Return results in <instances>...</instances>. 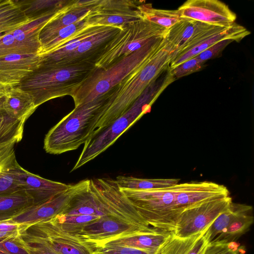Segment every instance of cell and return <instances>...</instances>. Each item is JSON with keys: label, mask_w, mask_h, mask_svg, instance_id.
I'll return each instance as SVG.
<instances>
[{"label": "cell", "mask_w": 254, "mask_h": 254, "mask_svg": "<svg viewBox=\"0 0 254 254\" xmlns=\"http://www.w3.org/2000/svg\"><path fill=\"white\" fill-rule=\"evenodd\" d=\"M173 56V52L165 39L163 45L146 63L108 92L104 104L105 113L96 129L108 126L122 115L152 82L169 69Z\"/></svg>", "instance_id": "1"}, {"label": "cell", "mask_w": 254, "mask_h": 254, "mask_svg": "<svg viewBox=\"0 0 254 254\" xmlns=\"http://www.w3.org/2000/svg\"><path fill=\"white\" fill-rule=\"evenodd\" d=\"M95 68L90 63L39 64L16 86L28 93L38 107L54 98L72 97Z\"/></svg>", "instance_id": "2"}, {"label": "cell", "mask_w": 254, "mask_h": 254, "mask_svg": "<svg viewBox=\"0 0 254 254\" xmlns=\"http://www.w3.org/2000/svg\"><path fill=\"white\" fill-rule=\"evenodd\" d=\"M107 93L90 102L75 107L46 135L44 148L51 154L74 150L84 144L97 128L104 113Z\"/></svg>", "instance_id": "3"}, {"label": "cell", "mask_w": 254, "mask_h": 254, "mask_svg": "<svg viewBox=\"0 0 254 254\" xmlns=\"http://www.w3.org/2000/svg\"><path fill=\"white\" fill-rule=\"evenodd\" d=\"M165 41V37L158 38L106 68L95 67L72 96L75 107L107 93L146 63Z\"/></svg>", "instance_id": "4"}, {"label": "cell", "mask_w": 254, "mask_h": 254, "mask_svg": "<svg viewBox=\"0 0 254 254\" xmlns=\"http://www.w3.org/2000/svg\"><path fill=\"white\" fill-rule=\"evenodd\" d=\"M162 90L158 89L154 81L122 115L108 126L95 129L84 144L70 172L93 160L113 144L130 126L150 111L152 104Z\"/></svg>", "instance_id": "5"}, {"label": "cell", "mask_w": 254, "mask_h": 254, "mask_svg": "<svg viewBox=\"0 0 254 254\" xmlns=\"http://www.w3.org/2000/svg\"><path fill=\"white\" fill-rule=\"evenodd\" d=\"M178 184L147 190L119 189L151 227L173 233L184 211L177 203Z\"/></svg>", "instance_id": "6"}, {"label": "cell", "mask_w": 254, "mask_h": 254, "mask_svg": "<svg viewBox=\"0 0 254 254\" xmlns=\"http://www.w3.org/2000/svg\"><path fill=\"white\" fill-rule=\"evenodd\" d=\"M106 45L95 62L96 68H106L162 37L167 30L145 19L124 25Z\"/></svg>", "instance_id": "7"}, {"label": "cell", "mask_w": 254, "mask_h": 254, "mask_svg": "<svg viewBox=\"0 0 254 254\" xmlns=\"http://www.w3.org/2000/svg\"><path fill=\"white\" fill-rule=\"evenodd\" d=\"M232 202L230 195L217 197L186 208L181 214L173 234L185 238L205 231Z\"/></svg>", "instance_id": "8"}, {"label": "cell", "mask_w": 254, "mask_h": 254, "mask_svg": "<svg viewBox=\"0 0 254 254\" xmlns=\"http://www.w3.org/2000/svg\"><path fill=\"white\" fill-rule=\"evenodd\" d=\"M20 232L35 238L59 254H93L94 250L78 236L63 230L52 219L30 225Z\"/></svg>", "instance_id": "9"}, {"label": "cell", "mask_w": 254, "mask_h": 254, "mask_svg": "<svg viewBox=\"0 0 254 254\" xmlns=\"http://www.w3.org/2000/svg\"><path fill=\"white\" fill-rule=\"evenodd\" d=\"M159 231L146 229L118 217L105 215L85 226L78 234L94 251L111 240L138 233H151Z\"/></svg>", "instance_id": "10"}, {"label": "cell", "mask_w": 254, "mask_h": 254, "mask_svg": "<svg viewBox=\"0 0 254 254\" xmlns=\"http://www.w3.org/2000/svg\"><path fill=\"white\" fill-rule=\"evenodd\" d=\"M142 1L132 0H97L86 17L90 26L124 25L142 19L139 5Z\"/></svg>", "instance_id": "11"}, {"label": "cell", "mask_w": 254, "mask_h": 254, "mask_svg": "<svg viewBox=\"0 0 254 254\" xmlns=\"http://www.w3.org/2000/svg\"><path fill=\"white\" fill-rule=\"evenodd\" d=\"M60 9L30 20L21 27L5 33L0 38V57L10 54L38 55L41 48L40 31Z\"/></svg>", "instance_id": "12"}, {"label": "cell", "mask_w": 254, "mask_h": 254, "mask_svg": "<svg viewBox=\"0 0 254 254\" xmlns=\"http://www.w3.org/2000/svg\"><path fill=\"white\" fill-rule=\"evenodd\" d=\"M181 17L222 27L235 23L237 15L218 0H188L178 8Z\"/></svg>", "instance_id": "13"}, {"label": "cell", "mask_w": 254, "mask_h": 254, "mask_svg": "<svg viewBox=\"0 0 254 254\" xmlns=\"http://www.w3.org/2000/svg\"><path fill=\"white\" fill-rule=\"evenodd\" d=\"M225 27L182 18L167 30L165 38L173 52V59L180 53L192 47Z\"/></svg>", "instance_id": "14"}, {"label": "cell", "mask_w": 254, "mask_h": 254, "mask_svg": "<svg viewBox=\"0 0 254 254\" xmlns=\"http://www.w3.org/2000/svg\"><path fill=\"white\" fill-rule=\"evenodd\" d=\"M87 181V180L81 181L72 185L65 192L44 203L33 205L7 220L23 225L24 228L30 225L51 219L63 213L72 197L85 185Z\"/></svg>", "instance_id": "15"}, {"label": "cell", "mask_w": 254, "mask_h": 254, "mask_svg": "<svg viewBox=\"0 0 254 254\" xmlns=\"http://www.w3.org/2000/svg\"><path fill=\"white\" fill-rule=\"evenodd\" d=\"M18 173L22 190L32 199L33 205L51 199L67 190L72 186L42 178L25 170L20 166Z\"/></svg>", "instance_id": "16"}, {"label": "cell", "mask_w": 254, "mask_h": 254, "mask_svg": "<svg viewBox=\"0 0 254 254\" xmlns=\"http://www.w3.org/2000/svg\"><path fill=\"white\" fill-rule=\"evenodd\" d=\"M37 54H10L0 57V81L16 86L39 64Z\"/></svg>", "instance_id": "17"}, {"label": "cell", "mask_w": 254, "mask_h": 254, "mask_svg": "<svg viewBox=\"0 0 254 254\" xmlns=\"http://www.w3.org/2000/svg\"><path fill=\"white\" fill-rule=\"evenodd\" d=\"M121 28L108 26L106 29L82 42L74 51L53 63L71 64L81 63L95 62L108 42Z\"/></svg>", "instance_id": "18"}, {"label": "cell", "mask_w": 254, "mask_h": 254, "mask_svg": "<svg viewBox=\"0 0 254 254\" xmlns=\"http://www.w3.org/2000/svg\"><path fill=\"white\" fill-rule=\"evenodd\" d=\"M97 0H70L42 28L39 38L41 43L57 30L83 19Z\"/></svg>", "instance_id": "19"}, {"label": "cell", "mask_w": 254, "mask_h": 254, "mask_svg": "<svg viewBox=\"0 0 254 254\" xmlns=\"http://www.w3.org/2000/svg\"><path fill=\"white\" fill-rule=\"evenodd\" d=\"M251 34L250 31L238 24L225 27L221 30L200 41L194 46L177 55L169 64V69L173 68L183 62L196 57L200 53L216 43L225 39H232L239 42Z\"/></svg>", "instance_id": "20"}, {"label": "cell", "mask_w": 254, "mask_h": 254, "mask_svg": "<svg viewBox=\"0 0 254 254\" xmlns=\"http://www.w3.org/2000/svg\"><path fill=\"white\" fill-rule=\"evenodd\" d=\"M67 215H107L106 209L87 179L85 185L71 198L63 213Z\"/></svg>", "instance_id": "21"}, {"label": "cell", "mask_w": 254, "mask_h": 254, "mask_svg": "<svg viewBox=\"0 0 254 254\" xmlns=\"http://www.w3.org/2000/svg\"><path fill=\"white\" fill-rule=\"evenodd\" d=\"M171 233L168 232L158 231L151 233L135 234L111 240L100 247L126 246L157 254L161 246Z\"/></svg>", "instance_id": "22"}, {"label": "cell", "mask_w": 254, "mask_h": 254, "mask_svg": "<svg viewBox=\"0 0 254 254\" xmlns=\"http://www.w3.org/2000/svg\"><path fill=\"white\" fill-rule=\"evenodd\" d=\"M206 230L185 238L177 237L172 233L157 254H204L208 245L204 236Z\"/></svg>", "instance_id": "23"}, {"label": "cell", "mask_w": 254, "mask_h": 254, "mask_svg": "<svg viewBox=\"0 0 254 254\" xmlns=\"http://www.w3.org/2000/svg\"><path fill=\"white\" fill-rule=\"evenodd\" d=\"M3 108L11 118L25 122L37 107L28 93L14 86L5 95Z\"/></svg>", "instance_id": "24"}, {"label": "cell", "mask_w": 254, "mask_h": 254, "mask_svg": "<svg viewBox=\"0 0 254 254\" xmlns=\"http://www.w3.org/2000/svg\"><path fill=\"white\" fill-rule=\"evenodd\" d=\"M108 26H89L77 33L56 50L40 57V64H53L74 51L82 42L106 29Z\"/></svg>", "instance_id": "25"}, {"label": "cell", "mask_w": 254, "mask_h": 254, "mask_svg": "<svg viewBox=\"0 0 254 254\" xmlns=\"http://www.w3.org/2000/svg\"><path fill=\"white\" fill-rule=\"evenodd\" d=\"M254 221L253 208L251 205H248L246 208L238 214L228 226L210 243L236 242L249 230Z\"/></svg>", "instance_id": "26"}, {"label": "cell", "mask_w": 254, "mask_h": 254, "mask_svg": "<svg viewBox=\"0 0 254 254\" xmlns=\"http://www.w3.org/2000/svg\"><path fill=\"white\" fill-rule=\"evenodd\" d=\"M86 17L75 23L57 30L41 42L38 55L42 56L56 50L77 33L90 26L87 23Z\"/></svg>", "instance_id": "27"}, {"label": "cell", "mask_w": 254, "mask_h": 254, "mask_svg": "<svg viewBox=\"0 0 254 254\" xmlns=\"http://www.w3.org/2000/svg\"><path fill=\"white\" fill-rule=\"evenodd\" d=\"M29 21L15 0H0V33L15 30Z\"/></svg>", "instance_id": "28"}, {"label": "cell", "mask_w": 254, "mask_h": 254, "mask_svg": "<svg viewBox=\"0 0 254 254\" xmlns=\"http://www.w3.org/2000/svg\"><path fill=\"white\" fill-rule=\"evenodd\" d=\"M33 204L32 199L23 190L0 194V221L9 220Z\"/></svg>", "instance_id": "29"}, {"label": "cell", "mask_w": 254, "mask_h": 254, "mask_svg": "<svg viewBox=\"0 0 254 254\" xmlns=\"http://www.w3.org/2000/svg\"><path fill=\"white\" fill-rule=\"evenodd\" d=\"M114 180L120 189L135 190L166 188L180 181L178 179H143L126 176H118Z\"/></svg>", "instance_id": "30"}, {"label": "cell", "mask_w": 254, "mask_h": 254, "mask_svg": "<svg viewBox=\"0 0 254 254\" xmlns=\"http://www.w3.org/2000/svg\"><path fill=\"white\" fill-rule=\"evenodd\" d=\"M4 97H0V146L19 142L22 138L25 122L6 114L3 108Z\"/></svg>", "instance_id": "31"}, {"label": "cell", "mask_w": 254, "mask_h": 254, "mask_svg": "<svg viewBox=\"0 0 254 254\" xmlns=\"http://www.w3.org/2000/svg\"><path fill=\"white\" fill-rule=\"evenodd\" d=\"M139 9L142 19L167 30L172 27L182 19L178 9H156L152 7L151 3H146L144 1H142L139 5Z\"/></svg>", "instance_id": "32"}, {"label": "cell", "mask_w": 254, "mask_h": 254, "mask_svg": "<svg viewBox=\"0 0 254 254\" xmlns=\"http://www.w3.org/2000/svg\"><path fill=\"white\" fill-rule=\"evenodd\" d=\"M30 20H34L52 11L59 10L70 0H15Z\"/></svg>", "instance_id": "33"}, {"label": "cell", "mask_w": 254, "mask_h": 254, "mask_svg": "<svg viewBox=\"0 0 254 254\" xmlns=\"http://www.w3.org/2000/svg\"><path fill=\"white\" fill-rule=\"evenodd\" d=\"M247 206V204L232 202L228 207L221 213L206 230L204 236L208 244L221 234Z\"/></svg>", "instance_id": "34"}, {"label": "cell", "mask_w": 254, "mask_h": 254, "mask_svg": "<svg viewBox=\"0 0 254 254\" xmlns=\"http://www.w3.org/2000/svg\"><path fill=\"white\" fill-rule=\"evenodd\" d=\"M101 216L94 215H67L60 214L51 218L63 230L77 235L83 228L94 222Z\"/></svg>", "instance_id": "35"}, {"label": "cell", "mask_w": 254, "mask_h": 254, "mask_svg": "<svg viewBox=\"0 0 254 254\" xmlns=\"http://www.w3.org/2000/svg\"><path fill=\"white\" fill-rule=\"evenodd\" d=\"M19 166L15 158L0 172V194L12 193L22 190L19 180Z\"/></svg>", "instance_id": "36"}, {"label": "cell", "mask_w": 254, "mask_h": 254, "mask_svg": "<svg viewBox=\"0 0 254 254\" xmlns=\"http://www.w3.org/2000/svg\"><path fill=\"white\" fill-rule=\"evenodd\" d=\"M205 65V62L194 57L170 69L169 71L174 79H176L198 71Z\"/></svg>", "instance_id": "37"}, {"label": "cell", "mask_w": 254, "mask_h": 254, "mask_svg": "<svg viewBox=\"0 0 254 254\" xmlns=\"http://www.w3.org/2000/svg\"><path fill=\"white\" fill-rule=\"evenodd\" d=\"M22 246L30 254H59L37 239L20 232L18 236Z\"/></svg>", "instance_id": "38"}, {"label": "cell", "mask_w": 254, "mask_h": 254, "mask_svg": "<svg viewBox=\"0 0 254 254\" xmlns=\"http://www.w3.org/2000/svg\"><path fill=\"white\" fill-rule=\"evenodd\" d=\"M18 236L0 239V251L7 254H30L20 243Z\"/></svg>", "instance_id": "39"}, {"label": "cell", "mask_w": 254, "mask_h": 254, "mask_svg": "<svg viewBox=\"0 0 254 254\" xmlns=\"http://www.w3.org/2000/svg\"><path fill=\"white\" fill-rule=\"evenodd\" d=\"M240 245L236 242L208 244L204 254H236Z\"/></svg>", "instance_id": "40"}, {"label": "cell", "mask_w": 254, "mask_h": 254, "mask_svg": "<svg viewBox=\"0 0 254 254\" xmlns=\"http://www.w3.org/2000/svg\"><path fill=\"white\" fill-rule=\"evenodd\" d=\"M234 41L232 39H225L219 41L206 49L196 57L201 61L206 62L218 57L224 49L231 43Z\"/></svg>", "instance_id": "41"}, {"label": "cell", "mask_w": 254, "mask_h": 254, "mask_svg": "<svg viewBox=\"0 0 254 254\" xmlns=\"http://www.w3.org/2000/svg\"><path fill=\"white\" fill-rule=\"evenodd\" d=\"M94 252L104 254H153L148 252L126 246H104Z\"/></svg>", "instance_id": "42"}, {"label": "cell", "mask_w": 254, "mask_h": 254, "mask_svg": "<svg viewBox=\"0 0 254 254\" xmlns=\"http://www.w3.org/2000/svg\"><path fill=\"white\" fill-rule=\"evenodd\" d=\"M23 228V225L7 220L0 221V239L17 237Z\"/></svg>", "instance_id": "43"}, {"label": "cell", "mask_w": 254, "mask_h": 254, "mask_svg": "<svg viewBox=\"0 0 254 254\" xmlns=\"http://www.w3.org/2000/svg\"><path fill=\"white\" fill-rule=\"evenodd\" d=\"M15 143L0 146V172L16 158Z\"/></svg>", "instance_id": "44"}, {"label": "cell", "mask_w": 254, "mask_h": 254, "mask_svg": "<svg viewBox=\"0 0 254 254\" xmlns=\"http://www.w3.org/2000/svg\"><path fill=\"white\" fill-rule=\"evenodd\" d=\"M11 87L0 81V97L4 96Z\"/></svg>", "instance_id": "45"}, {"label": "cell", "mask_w": 254, "mask_h": 254, "mask_svg": "<svg viewBox=\"0 0 254 254\" xmlns=\"http://www.w3.org/2000/svg\"><path fill=\"white\" fill-rule=\"evenodd\" d=\"M246 252L245 248L244 246H241L240 249L236 254H245Z\"/></svg>", "instance_id": "46"}, {"label": "cell", "mask_w": 254, "mask_h": 254, "mask_svg": "<svg viewBox=\"0 0 254 254\" xmlns=\"http://www.w3.org/2000/svg\"><path fill=\"white\" fill-rule=\"evenodd\" d=\"M104 254L94 252V254Z\"/></svg>", "instance_id": "47"}, {"label": "cell", "mask_w": 254, "mask_h": 254, "mask_svg": "<svg viewBox=\"0 0 254 254\" xmlns=\"http://www.w3.org/2000/svg\"><path fill=\"white\" fill-rule=\"evenodd\" d=\"M0 254H6L5 253H3V252H2L0 251Z\"/></svg>", "instance_id": "48"}]
</instances>
